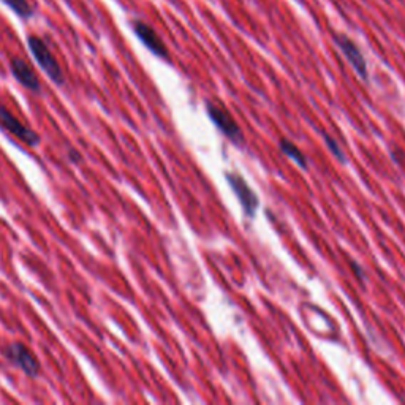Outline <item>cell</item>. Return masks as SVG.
<instances>
[{"label":"cell","mask_w":405,"mask_h":405,"mask_svg":"<svg viewBox=\"0 0 405 405\" xmlns=\"http://www.w3.org/2000/svg\"><path fill=\"white\" fill-rule=\"evenodd\" d=\"M0 127L5 128L13 136H16L18 140L29 144V146H37L40 143V136L34 130L26 127L23 122H19L18 118H14L4 105H0Z\"/></svg>","instance_id":"cell-3"},{"label":"cell","mask_w":405,"mask_h":405,"mask_svg":"<svg viewBox=\"0 0 405 405\" xmlns=\"http://www.w3.org/2000/svg\"><path fill=\"white\" fill-rule=\"evenodd\" d=\"M324 140H327V144L329 146L332 154H334L341 162H345V157H344V154H342L341 148H339V144L336 143V140H332L331 136H328V135H324Z\"/></svg>","instance_id":"cell-11"},{"label":"cell","mask_w":405,"mask_h":405,"mask_svg":"<svg viewBox=\"0 0 405 405\" xmlns=\"http://www.w3.org/2000/svg\"><path fill=\"white\" fill-rule=\"evenodd\" d=\"M10 70L11 75L16 78V81L19 84H23L26 89L32 92H40V81L39 76L35 75V71L31 68L26 61L19 59V57H13L10 61Z\"/></svg>","instance_id":"cell-8"},{"label":"cell","mask_w":405,"mask_h":405,"mask_svg":"<svg viewBox=\"0 0 405 405\" xmlns=\"http://www.w3.org/2000/svg\"><path fill=\"white\" fill-rule=\"evenodd\" d=\"M4 357L10 361L11 364L18 366L21 371L27 374L29 377H37L40 372V363L35 359L31 350L23 344H11L4 350Z\"/></svg>","instance_id":"cell-2"},{"label":"cell","mask_w":405,"mask_h":405,"mask_svg":"<svg viewBox=\"0 0 405 405\" xmlns=\"http://www.w3.org/2000/svg\"><path fill=\"white\" fill-rule=\"evenodd\" d=\"M334 41L336 45L339 46V49L342 51V54L347 57V61L352 63V67L354 68V71L363 78L367 79V63L363 53H361L359 48L354 45L353 40H350L349 37H345L342 34H336L334 35Z\"/></svg>","instance_id":"cell-6"},{"label":"cell","mask_w":405,"mask_h":405,"mask_svg":"<svg viewBox=\"0 0 405 405\" xmlns=\"http://www.w3.org/2000/svg\"><path fill=\"white\" fill-rule=\"evenodd\" d=\"M27 45L35 62L40 65V68L45 71L56 84H63V73L61 65L56 61V57L51 54L46 43L40 37H37V35H31V37L27 39Z\"/></svg>","instance_id":"cell-1"},{"label":"cell","mask_w":405,"mask_h":405,"mask_svg":"<svg viewBox=\"0 0 405 405\" xmlns=\"http://www.w3.org/2000/svg\"><path fill=\"white\" fill-rule=\"evenodd\" d=\"M280 149H282V152H284V154H287L288 157L293 158V160L299 166L306 168V166H307L306 157L302 155V152L298 148H296L293 143H290L288 140H280Z\"/></svg>","instance_id":"cell-10"},{"label":"cell","mask_w":405,"mask_h":405,"mask_svg":"<svg viewBox=\"0 0 405 405\" xmlns=\"http://www.w3.org/2000/svg\"><path fill=\"white\" fill-rule=\"evenodd\" d=\"M2 2L9 6V9L16 13L21 19H31L35 14V9L31 5L29 0H2Z\"/></svg>","instance_id":"cell-9"},{"label":"cell","mask_w":405,"mask_h":405,"mask_svg":"<svg viewBox=\"0 0 405 405\" xmlns=\"http://www.w3.org/2000/svg\"><path fill=\"white\" fill-rule=\"evenodd\" d=\"M132 26L136 37L140 39V41L150 51L152 54L162 57V59L168 57V49H166L165 43L162 41L160 37H158L154 29L148 26L146 23H143V21H133Z\"/></svg>","instance_id":"cell-5"},{"label":"cell","mask_w":405,"mask_h":405,"mask_svg":"<svg viewBox=\"0 0 405 405\" xmlns=\"http://www.w3.org/2000/svg\"><path fill=\"white\" fill-rule=\"evenodd\" d=\"M352 270L354 271V274H357V277H358L359 280H364V272H363V270H361V267L358 266V263L352 262Z\"/></svg>","instance_id":"cell-12"},{"label":"cell","mask_w":405,"mask_h":405,"mask_svg":"<svg viewBox=\"0 0 405 405\" xmlns=\"http://www.w3.org/2000/svg\"><path fill=\"white\" fill-rule=\"evenodd\" d=\"M227 180L231 189H233L237 200H240V202L242 205L245 214L250 217L255 215L258 209V197L253 193L249 184L245 183L240 175H236V173H227Z\"/></svg>","instance_id":"cell-4"},{"label":"cell","mask_w":405,"mask_h":405,"mask_svg":"<svg viewBox=\"0 0 405 405\" xmlns=\"http://www.w3.org/2000/svg\"><path fill=\"white\" fill-rule=\"evenodd\" d=\"M206 108H207L209 118L212 119L214 124L219 127L222 132L228 136L230 140H233L236 143H240L242 140V133H241L240 127H237L235 119L231 118L225 108L217 106L214 103H207Z\"/></svg>","instance_id":"cell-7"}]
</instances>
